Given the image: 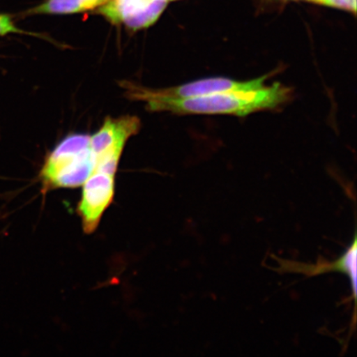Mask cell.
I'll return each mask as SVG.
<instances>
[{"mask_svg": "<svg viewBox=\"0 0 357 357\" xmlns=\"http://www.w3.org/2000/svg\"><path fill=\"white\" fill-rule=\"evenodd\" d=\"M122 87L128 99L146 102L150 112H171L177 114H225L243 117L258 111L273 109L289 99L290 89L278 82L248 91L171 99L155 95L151 89L124 82Z\"/></svg>", "mask_w": 357, "mask_h": 357, "instance_id": "obj_1", "label": "cell"}, {"mask_svg": "<svg viewBox=\"0 0 357 357\" xmlns=\"http://www.w3.org/2000/svg\"><path fill=\"white\" fill-rule=\"evenodd\" d=\"M96 167L91 137L74 134L65 138L47 156L40 172L45 190L82 186Z\"/></svg>", "mask_w": 357, "mask_h": 357, "instance_id": "obj_2", "label": "cell"}, {"mask_svg": "<svg viewBox=\"0 0 357 357\" xmlns=\"http://www.w3.org/2000/svg\"><path fill=\"white\" fill-rule=\"evenodd\" d=\"M115 176L93 171L83 184L78 213L84 233L93 234L100 225L102 214L113 203Z\"/></svg>", "mask_w": 357, "mask_h": 357, "instance_id": "obj_3", "label": "cell"}, {"mask_svg": "<svg viewBox=\"0 0 357 357\" xmlns=\"http://www.w3.org/2000/svg\"><path fill=\"white\" fill-rule=\"evenodd\" d=\"M168 0H109L98 12L111 24L132 31L149 28L159 20Z\"/></svg>", "mask_w": 357, "mask_h": 357, "instance_id": "obj_4", "label": "cell"}, {"mask_svg": "<svg viewBox=\"0 0 357 357\" xmlns=\"http://www.w3.org/2000/svg\"><path fill=\"white\" fill-rule=\"evenodd\" d=\"M266 75L248 82H238L229 78L213 77L196 80L173 88L153 89L155 95L171 98V99H183V98L198 97L213 95V93L248 91L265 86Z\"/></svg>", "mask_w": 357, "mask_h": 357, "instance_id": "obj_5", "label": "cell"}, {"mask_svg": "<svg viewBox=\"0 0 357 357\" xmlns=\"http://www.w3.org/2000/svg\"><path fill=\"white\" fill-rule=\"evenodd\" d=\"M140 127V119L135 116L106 119L100 130L91 137L95 158L106 153H123L127 141L139 132Z\"/></svg>", "mask_w": 357, "mask_h": 357, "instance_id": "obj_6", "label": "cell"}, {"mask_svg": "<svg viewBox=\"0 0 357 357\" xmlns=\"http://www.w3.org/2000/svg\"><path fill=\"white\" fill-rule=\"evenodd\" d=\"M356 236L355 235L354 243L347 249L345 253L332 264L322 266L307 265H288L292 266L294 271L302 272L310 275L324 273L327 271L342 272L348 276L350 280L352 294L356 301Z\"/></svg>", "mask_w": 357, "mask_h": 357, "instance_id": "obj_7", "label": "cell"}, {"mask_svg": "<svg viewBox=\"0 0 357 357\" xmlns=\"http://www.w3.org/2000/svg\"><path fill=\"white\" fill-rule=\"evenodd\" d=\"M109 0H47L33 12L38 15H74L99 8Z\"/></svg>", "mask_w": 357, "mask_h": 357, "instance_id": "obj_8", "label": "cell"}, {"mask_svg": "<svg viewBox=\"0 0 357 357\" xmlns=\"http://www.w3.org/2000/svg\"><path fill=\"white\" fill-rule=\"evenodd\" d=\"M325 6L343 8L356 13V0H324Z\"/></svg>", "mask_w": 357, "mask_h": 357, "instance_id": "obj_9", "label": "cell"}, {"mask_svg": "<svg viewBox=\"0 0 357 357\" xmlns=\"http://www.w3.org/2000/svg\"><path fill=\"white\" fill-rule=\"evenodd\" d=\"M10 17L6 15H0V36L10 33H20Z\"/></svg>", "mask_w": 357, "mask_h": 357, "instance_id": "obj_10", "label": "cell"}, {"mask_svg": "<svg viewBox=\"0 0 357 357\" xmlns=\"http://www.w3.org/2000/svg\"><path fill=\"white\" fill-rule=\"evenodd\" d=\"M309 1H312V2H315V3H322L323 4L324 0H309Z\"/></svg>", "mask_w": 357, "mask_h": 357, "instance_id": "obj_11", "label": "cell"}, {"mask_svg": "<svg viewBox=\"0 0 357 357\" xmlns=\"http://www.w3.org/2000/svg\"><path fill=\"white\" fill-rule=\"evenodd\" d=\"M168 1H175V0H168Z\"/></svg>", "mask_w": 357, "mask_h": 357, "instance_id": "obj_12", "label": "cell"}]
</instances>
